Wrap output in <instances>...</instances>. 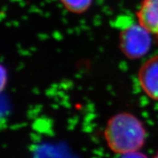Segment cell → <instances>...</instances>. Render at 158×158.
I'll use <instances>...</instances> for the list:
<instances>
[{
    "label": "cell",
    "mask_w": 158,
    "mask_h": 158,
    "mask_svg": "<svg viewBox=\"0 0 158 158\" xmlns=\"http://www.w3.org/2000/svg\"><path fill=\"white\" fill-rule=\"evenodd\" d=\"M138 78L145 94L158 101V54L150 57L141 65Z\"/></svg>",
    "instance_id": "3"
},
{
    "label": "cell",
    "mask_w": 158,
    "mask_h": 158,
    "mask_svg": "<svg viewBox=\"0 0 158 158\" xmlns=\"http://www.w3.org/2000/svg\"><path fill=\"white\" fill-rule=\"evenodd\" d=\"M104 137L108 148L114 153L129 155L143 147L147 132L141 120L135 115L121 112L108 119Z\"/></svg>",
    "instance_id": "1"
},
{
    "label": "cell",
    "mask_w": 158,
    "mask_h": 158,
    "mask_svg": "<svg viewBox=\"0 0 158 158\" xmlns=\"http://www.w3.org/2000/svg\"><path fill=\"white\" fill-rule=\"evenodd\" d=\"M136 16L138 22L158 39V0H143Z\"/></svg>",
    "instance_id": "4"
},
{
    "label": "cell",
    "mask_w": 158,
    "mask_h": 158,
    "mask_svg": "<svg viewBox=\"0 0 158 158\" xmlns=\"http://www.w3.org/2000/svg\"><path fill=\"white\" fill-rule=\"evenodd\" d=\"M156 157H158V152H157V155H156Z\"/></svg>",
    "instance_id": "6"
},
{
    "label": "cell",
    "mask_w": 158,
    "mask_h": 158,
    "mask_svg": "<svg viewBox=\"0 0 158 158\" xmlns=\"http://www.w3.org/2000/svg\"><path fill=\"white\" fill-rule=\"evenodd\" d=\"M67 10L75 14H82L90 8L93 0H59Z\"/></svg>",
    "instance_id": "5"
},
{
    "label": "cell",
    "mask_w": 158,
    "mask_h": 158,
    "mask_svg": "<svg viewBox=\"0 0 158 158\" xmlns=\"http://www.w3.org/2000/svg\"><path fill=\"white\" fill-rule=\"evenodd\" d=\"M151 33L138 23L122 29L119 34V48L130 59H138L149 52L152 45Z\"/></svg>",
    "instance_id": "2"
}]
</instances>
